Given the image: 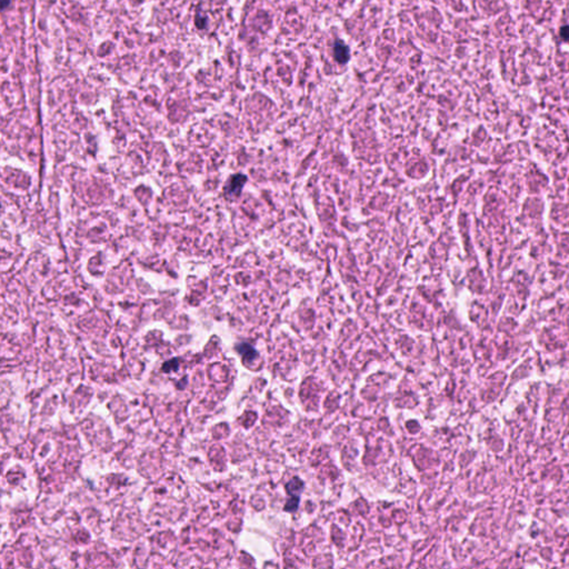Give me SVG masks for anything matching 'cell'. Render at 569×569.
Returning a JSON list of instances; mask_svg holds the SVG:
<instances>
[{
    "instance_id": "obj_1",
    "label": "cell",
    "mask_w": 569,
    "mask_h": 569,
    "mask_svg": "<svg viewBox=\"0 0 569 569\" xmlns=\"http://www.w3.org/2000/svg\"><path fill=\"white\" fill-rule=\"evenodd\" d=\"M246 179V176L241 174L234 175L233 177H230L225 188L226 195L229 196V197H238L240 195L242 187L245 185Z\"/></svg>"
},
{
    "instance_id": "obj_2",
    "label": "cell",
    "mask_w": 569,
    "mask_h": 569,
    "mask_svg": "<svg viewBox=\"0 0 569 569\" xmlns=\"http://www.w3.org/2000/svg\"><path fill=\"white\" fill-rule=\"evenodd\" d=\"M335 54H336L337 59L341 62L346 61L349 57L347 47L345 46L344 44H337V46L335 47Z\"/></svg>"
},
{
    "instance_id": "obj_3",
    "label": "cell",
    "mask_w": 569,
    "mask_h": 569,
    "mask_svg": "<svg viewBox=\"0 0 569 569\" xmlns=\"http://www.w3.org/2000/svg\"><path fill=\"white\" fill-rule=\"evenodd\" d=\"M298 504H299V497L294 496L292 499L288 500V503L286 504L285 510H287V512H295L298 507Z\"/></svg>"
}]
</instances>
